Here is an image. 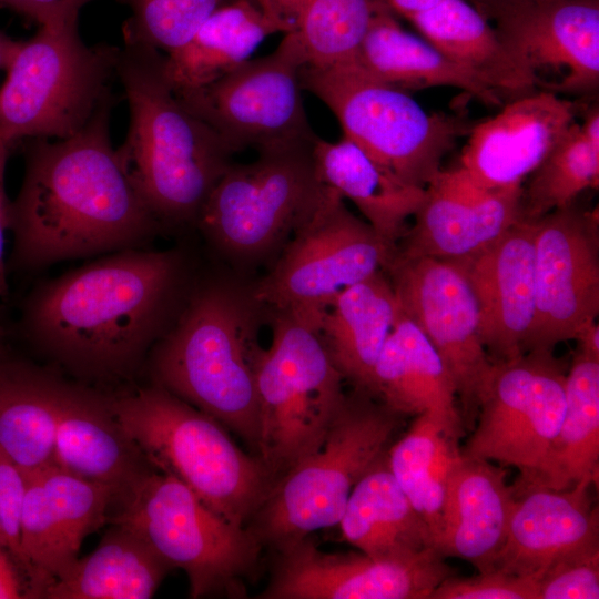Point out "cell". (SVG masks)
<instances>
[{"instance_id":"obj_20","label":"cell","mask_w":599,"mask_h":599,"mask_svg":"<svg viewBox=\"0 0 599 599\" xmlns=\"http://www.w3.org/2000/svg\"><path fill=\"white\" fill-rule=\"evenodd\" d=\"M521 189L486 191L459 167L441 170L425 187L414 224L396 253L405 257L461 260L483 251L520 217Z\"/></svg>"},{"instance_id":"obj_31","label":"cell","mask_w":599,"mask_h":599,"mask_svg":"<svg viewBox=\"0 0 599 599\" xmlns=\"http://www.w3.org/2000/svg\"><path fill=\"white\" fill-rule=\"evenodd\" d=\"M63 380L28 362L0 357V448L24 473L53 463Z\"/></svg>"},{"instance_id":"obj_14","label":"cell","mask_w":599,"mask_h":599,"mask_svg":"<svg viewBox=\"0 0 599 599\" xmlns=\"http://www.w3.org/2000/svg\"><path fill=\"white\" fill-rule=\"evenodd\" d=\"M565 382L552 351L494 362L479 397L476 427L461 455L516 467L520 485L534 483L564 416Z\"/></svg>"},{"instance_id":"obj_10","label":"cell","mask_w":599,"mask_h":599,"mask_svg":"<svg viewBox=\"0 0 599 599\" xmlns=\"http://www.w3.org/2000/svg\"><path fill=\"white\" fill-rule=\"evenodd\" d=\"M303 90L336 116L343 136L403 182L425 189L443 170L444 156L473 128L466 119L427 112L405 90L382 82L356 63L304 65Z\"/></svg>"},{"instance_id":"obj_39","label":"cell","mask_w":599,"mask_h":599,"mask_svg":"<svg viewBox=\"0 0 599 599\" xmlns=\"http://www.w3.org/2000/svg\"><path fill=\"white\" fill-rule=\"evenodd\" d=\"M131 16L123 27L124 41L169 54L182 47L199 27L229 0H119Z\"/></svg>"},{"instance_id":"obj_23","label":"cell","mask_w":599,"mask_h":599,"mask_svg":"<svg viewBox=\"0 0 599 599\" xmlns=\"http://www.w3.org/2000/svg\"><path fill=\"white\" fill-rule=\"evenodd\" d=\"M53 463L73 475L109 486L115 499L149 469L148 460L119 424L110 396L65 378Z\"/></svg>"},{"instance_id":"obj_26","label":"cell","mask_w":599,"mask_h":599,"mask_svg":"<svg viewBox=\"0 0 599 599\" xmlns=\"http://www.w3.org/2000/svg\"><path fill=\"white\" fill-rule=\"evenodd\" d=\"M400 313L385 270L345 288L323 313L318 332L343 379L369 393L380 351Z\"/></svg>"},{"instance_id":"obj_9","label":"cell","mask_w":599,"mask_h":599,"mask_svg":"<svg viewBox=\"0 0 599 599\" xmlns=\"http://www.w3.org/2000/svg\"><path fill=\"white\" fill-rule=\"evenodd\" d=\"M78 21L41 24L19 42L0 87V135L12 148L75 134L112 94L120 48L85 44Z\"/></svg>"},{"instance_id":"obj_51","label":"cell","mask_w":599,"mask_h":599,"mask_svg":"<svg viewBox=\"0 0 599 599\" xmlns=\"http://www.w3.org/2000/svg\"><path fill=\"white\" fill-rule=\"evenodd\" d=\"M3 337H4V331L2 326L0 325V344L2 343Z\"/></svg>"},{"instance_id":"obj_11","label":"cell","mask_w":599,"mask_h":599,"mask_svg":"<svg viewBox=\"0 0 599 599\" xmlns=\"http://www.w3.org/2000/svg\"><path fill=\"white\" fill-rule=\"evenodd\" d=\"M115 500L109 520L139 535L170 567L189 579L190 597H240L263 546L244 526L206 506L187 486L148 469Z\"/></svg>"},{"instance_id":"obj_47","label":"cell","mask_w":599,"mask_h":599,"mask_svg":"<svg viewBox=\"0 0 599 599\" xmlns=\"http://www.w3.org/2000/svg\"><path fill=\"white\" fill-rule=\"evenodd\" d=\"M393 13H398L406 19L425 12L441 0H383Z\"/></svg>"},{"instance_id":"obj_49","label":"cell","mask_w":599,"mask_h":599,"mask_svg":"<svg viewBox=\"0 0 599 599\" xmlns=\"http://www.w3.org/2000/svg\"><path fill=\"white\" fill-rule=\"evenodd\" d=\"M580 129L586 140L597 150H599V110L596 103L587 110V114Z\"/></svg>"},{"instance_id":"obj_36","label":"cell","mask_w":599,"mask_h":599,"mask_svg":"<svg viewBox=\"0 0 599 599\" xmlns=\"http://www.w3.org/2000/svg\"><path fill=\"white\" fill-rule=\"evenodd\" d=\"M461 433L463 428L432 414H422L387 450L389 469L428 525L433 541L441 519L448 477L461 455Z\"/></svg>"},{"instance_id":"obj_19","label":"cell","mask_w":599,"mask_h":599,"mask_svg":"<svg viewBox=\"0 0 599 599\" xmlns=\"http://www.w3.org/2000/svg\"><path fill=\"white\" fill-rule=\"evenodd\" d=\"M490 21L500 40L536 77L557 78L548 91L595 94L599 87V1L557 0L508 10Z\"/></svg>"},{"instance_id":"obj_46","label":"cell","mask_w":599,"mask_h":599,"mask_svg":"<svg viewBox=\"0 0 599 599\" xmlns=\"http://www.w3.org/2000/svg\"><path fill=\"white\" fill-rule=\"evenodd\" d=\"M489 21L508 10L542 6L557 0H467Z\"/></svg>"},{"instance_id":"obj_17","label":"cell","mask_w":599,"mask_h":599,"mask_svg":"<svg viewBox=\"0 0 599 599\" xmlns=\"http://www.w3.org/2000/svg\"><path fill=\"white\" fill-rule=\"evenodd\" d=\"M428 548L400 558L325 552L307 537L277 551L263 599H428L450 569Z\"/></svg>"},{"instance_id":"obj_38","label":"cell","mask_w":599,"mask_h":599,"mask_svg":"<svg viewBox=\"0 0 599 599\" xmlns=\"http://www.w3.org/2000/svg\"><path fill=\"white\" fill-rule=\"evenodd\" d=\"M50 506L51 519L70 567L83 539L108 520L115 499L109 486L73 475L54 463L35 470Z\"/></svg>"},{"instance_id":"obj_1","label":"cell","mask_w":599,"mask_h":599,"mask_svg":"<svg viewBox=\"0 0 599 599\" xmlns=\"http://www.w3.org/2000/svg\"><path fill=\"white\" fill-rule=\"evenodd\" d=\"M195 278L181 247L112 252L37 284L23 302L20 328L75 376L128 378L171 328Z\"/></svg>"},{"instance_id":"obj_30","label":"cell","mask_w":599,"mask_h":599,"mask_svg":"<svg viewBox=\"0 0 599 599\" xmlns=\"http://www.w3.org/2000/svg\"><path fill=\"white\" fill-rule=\"evenodd\" d=\"M337 525L345 541L375 558L434 548L428 525L389 469L387 451L356 483Z\"/></svg>"},{"instance_id":"obj_21","label":"cell","mask_w":599,"mask_h":599,"mask_svg":"<svg viewBox=\"0 0 599 599\" xmlns=\"http://www.w3.org/2000/svg\"><path fill=\"white\" fill-rule=\"evenodd\" d=\"M450 261L460 265L471 286L490 359L525 354L536 311L535 221L519 217L483 251Z\"/></svg>"},{"instance_id":"obj_28","label":"cell","mask_w":599,"mask_h":599,"mask_svg":"<svg viewBox=\"0 0 599 599\" xmlns=\"http://www.w3.org/2000/svg\"><path fill=\"white\" fill-rule=\"evenodd\" d=\"M313 158L321 182L352 201L380 236L398 245L425 189L403 182L346 136L336 142L316 136Z\"/></svg>"},{"instance_id":"obj_12","label":"cell","mask_w":599,"mask_h":599,"mask_svg":"<svg viewBox=\"0 0 599 599\" xmlns=\"http://www.w3.org/2000/svg\"><path fill=\"white\" fill-rule=\"evenodd\" d=\"M396 251V244L357 217L327 187L312 216L253 285L254 294L271 311L322 316L345 288L385 270Z\"/></svg>"},{"instance_id":"obj_40","label":"cell","mask_w":599,"mask_h":599,"mask_svg":"<svg viewBox=\"0 0 599 599\" xmlns=\"http://www.w3.org/2000/svg\"><path fill=\"white\" fill-rule=\"evenodd\" d=\"M428 599H539L538 579L494 569L470 578L447 577Z\"/></svg>"},{"instance_id":"obj_15","label":"cell","mask_w":599,"mask_h":599,"mask_svg":"<svg viewBox=\"0 0 599 599\" xmlns=\"http://www.w3.org/2000/svg\"><path fill=\"white\" fill-rule=\"evenodd\" d=\"M402 311L418 326L447 367L466 414L477 409L491 372L479 332V312L458 263L395 254L385 268Z\"/></svg>"},{"instance_id":"obj_27","label":"cell","mask_w":599,"mask_h":599,"mask_svg":"<svg viewBox=\"0 0 599 599\" xmlns=\"http://www.w3.org/2000/svg\"><path fill=\"white\" fill-rule=\"evenodd\" d=\"M409 20L425 40L477 77L501 99L539 88L536 77L500 40L494 26L467 0H441Z\"/></svg>"},{"instance_id":"obj_32","label":"cell","mask_w":599,"mask_h":599,"mask_svg":"<svg viewBox=\"0 0 599 599\" xmlns=\"http://www.w3.org/2000/svg\"><path fill=\"white\" fill-rule=\"evenodd\" d=\"M97 548L44 588L47 599H149L171 567L134 531L112 524Z\"/></svg>"},{"instance_id":"obj_18","label":"cell","mask_w":599,"mask_h":599,"mask_svg":"<svg viewBox=\"0 0 599 599\" xmlns=\"http://www.w3.org/2000/svg\"><path fill=\"white\" fill-rule=\"evenodd\" d=\"M579 111L578 103L544 89L514 98L473 125L459 169L486 191L522 186Z\"/></svg>"},{"instance_id":"obj_43","label":"cell","mask_w":599,"mask_h":599,"mask_svg":"<svg viewBox=\"0 0 599 599\" xmlns=\"http://www.w3.org/2000/svg\"><path fill=\"white\" fill-rule=\"evenodd\" d=\"M92 1L95 0H0V8L41 26L79 18L81 9Z\"/></svg>"},{"instance_id":"obj_34","label":"cell","mask_w":599,"mask_h":599,"mask_svg":"<svg viewBox=\"0 0 599 599\" xmlns=\"http://www.w3.org/2000/svg\"><path fill=\"white\" fill-rule=\"evenodd\" d=\"M598 465L599 359L578 351L566 374L565 410L558 433L540 474L528 485L565 489L583 479L596 483Z\"/></svg>"},{"instance_id":"obj_33","label":"cell","mask_w":599,"mask_h":599,"mask_svg":"<svg viewBox=\"0 0 599 599\" xmlns=\"http://www.w3.org/2000/svg\"><path fill=\"white\" fill-rule=\"evenodd\" d=\"M276 24L254 0H229L179 49L165 54L174 91L209 84L248 60Z\"/></svg>"},{"instance_id":"obj_48","label":"cell","mask_w":599,"mask_h":599,"mask_svg":"<svg viewBox=\"0 0 599 599\" xmlns=\"http://www.w3.org/2000/svg\"><path fill=\"white\" fill-rule=\"evenodd\" d=\"M575 339L579 342V352L599 359V325L596 321L586 325Z\"/></svg>"},{"instance_id":"obj_13","label":"cell","mask_w":599,"mask_h":599,"mask_svg":"<svg viewBox=\"0 0 599 599\" xmlns=\"http://www.w3.org/2000/svg\"><path fill=\"white\" fill-rule=\"evenodd\" d=\"M305 52L293 33L265 57L248 59L220 79L174 91L179 100L235 152H257L313 140L300 74Z\"/></svg>"},{"instance_id":"obj_24","label":"cell","mask_w":599,"mask_h":599,"mask_svg":"<svg viewBox=\"0 0 599 599\" xmlns=\"http://www.w3.org/2000/svg\"><path fill=\"white\" fill-rule=\"evenodd\" d=\"M515 499L502 468L460 455L448 477L434 548L444 557L470 562L479 572L494 570Z\"/></svg>"},{"instance_id":"obj_2","label":"cell","mask_w":599,"mask_h":599,"mask_svg":"<svg viewBox=\"0 0 599 599\" xmlns=\"http://www.w3.org/2000/svg\"><path fill=\"white\" fill-rule=\"evenodd\" d=\"M113 95L75 134L33 139L10 204V270L141 248L163 230L131 180L110 138Z\"/></svg>"},{"instance_id":"obj_41","label":"cell","mask_w":599,"mask_h":599,"mask_svg":"<svg viewBox=\"0 0 599 599\" xmlns=\"http://www.w3.org/2000/svg\"><path fill=\"white\" fill-rule=\"evenodd\" d=\"M539 599H598L599 548L566 558L538 580Z\"/></svg>"},{"instance_id":"obj_29","label":"cell","mask_w":599,"mask_h":599,"mask_svg":"<svg viewBox=\"0 0 599 599\" xmlns=\"http://www.w3.org/2000/svg\"><path fill=\"white\" fill-rule=\"evenodd\" d=\"M370 77L399 88L451 87L490 106L502 99L424 38L402 28L387 6L374 14L354 60Z\"/></svg>"},{"instance_id":"obj_22","label":"cell","mask_w":599,"mask_h":599,"mask_svg":"<svg viewBox=\"0 0 599 599\" xmlns=\"http://www.w3.org/2000/svg\"><path fill=\"white\" fill-rule=\"evenodd\" d=\"M583 479L565 489L515 488L506 542L495 569L539 578L557 562L598 547V508Z\"/></svg>"},{"instance_id":"obj_45","label":"cell","mask_w":599,"mask_h":599,"mask_svg":"<svg viewBox=\"0 0 599 599\" xmlns=\"http://www.w3.org/2000/svg\"><path fill=\"white\" fill-rule=\"evenodd\" d=\"M19 598H28L27 587L22 583L12 557L0 546V599Z\"/></svg>"},{"instance_id":"obj_16","label":"cell","mask_w":599,"mask_h":599,"mask_svg":"<svg viewBox=\"0 0 599 599\" xmlns=\"http://www.w3.org/2000/svg\"><path fill=\"white\" fill-rule=\"evenodd\" d=\"M534 221L536 311L526 353L575 339L599 314L597 210L573 202Z\"/></svg>"},{"instance_id":"obj_37","label":"cell","mask_w":599,"mask_h":599,"mask_svg":"<svg viewBox=\"0 0 599 599\" xmlns=\"http://www.w3.org/2000/svg\"><path fill=\"white\" fill-rule=\"evenodd\" d=\"M521 189L520 217L537 220L570 205L588 189L599 183V150L595 149L575 122Z\"/></svg>"},{"instance_id":"obj_3","label":"cell","mask_w":599,"mask_h":599,"mask_svg":"<svg viewBox=\"0 0 599 599\" xmlns=\"http://www.w3.org/2000/svg\"><path fill=\"white\" fill-rule=\"evenodd\" d=\"M267 309L253 285L195 278L179 316L146 359L153 383L220 422L255 451L256 365Z\"/></svg>"},{"instance_id":"obj_4","label":"cell","mask_w":599,"mask_h":599,"mask_svg":"<svg viewBox=\"0 0 599 599\" xmlns=\"http://www.w3.org/2000/svg\"><path fill=\"white\" fill-rule=\"evenodd\" d=\"M165 54L124 41L116 64L129 128L116 148L133 186L165 227L195 226L213 187L232 164L222 139L176 97Z\"/></svg>"},{"instance_id":"obj_44","label":"cell","mask_w":599,"mask_h":599,"mask_svg":"<svg viewBox=\"0 0 599 599\" xmlns=\"http://www.w3.org/2000/svg\"><path fill=\"white\" fill-rule=\"evenodd\" d=\"M12 146L0 135V297L9 294L8 266L4 261L6 233L10 226V204L4 187L7 161Z\"/></svg>"},{"instance_id":"obj_8","label":"cell","mask_w":599,"mask_h":599,"mask_svg":"<svg viewBox=\"0 0 599 599\" xmlns=\"http://www.w3.org/2000/svg\"><path fill=\"white\" fill-rule=\"evenodd\" d=\"M315 139L258 151L255 161L226 169L195 224L222 258L243 267L275 260L312 216L327 189L315 169Z\"/></svg>"},{"instance_id":"obj_42","label":"cell","mask_w":599,"mask_h":599,"mask_svg":"<svg viewBox=\"0 0 599 599\" xmlns=\"http://www.w3.org/2000/svg\"><path fill=\"white\" fill-rule=\"evenodd\" d=\"M26 473L0 448V546L22 570L20 516Z\"/></svg>"},{"instance_id":"obj_50","label":"cell","mask_w":599,"mask_h":599,"mask_svg":"<svg viewBox=\"0 0 599 599\" xmlns=\"http://www.w3.org/2000/svg\"><path fill=\"white\" fill-rule=\"evenodd\" d=\"M19 42L0 31V70H7L19 47Z\"/></svg>"},{"instance_id":"obj_35","label":"cell","mask_w":599,"mask_h":599,"mask_svg":"<svg viewBox=\"0 0 599 599\" xmlns=\"http://www.w3.org/2000/svg\"><path fill=\"white\" fill-rule=\"evenodd\" d=\"M283 34L293 33L306 65L329 68L354 62L383 0H254Z\"/></svg>"},{"instance_id":"obj_7","label":"cell","mask_w":599,"mask_h":599,"mask_svg":"<svg viewBox=\"0 0 599 599\" xmlns=\"http://www.w3.org/2000/svg\"><path fill=\"white\" fill-rule=\"evenodd\" d=\"M271 317V343L256 365V456L275 484L319 448L345 394L318 332L322 316L272 311Z\"/></svg>"},{"instance_id":"obj_6","label":"cell","mask_w":599,"mask_h":599,"mask_svg":"<svg viewBox=\"0 0 599 599\" xmlns=\"http://www.w3.org/2000/svg\"><path fill=\"white\" fill-rule=\"evenodd\" d=\"M400 416L365 390L345 394L319 448L274 484L246 528L278 551L337 525L356 483L387 451Z\"/></svg>"},{"instance_id":"obj_25","label":"cell","mask_w":599,"mask_h":599,"mask_svg":"<svg viewBox=\"0 0 599 599\" xmlns=\"http://www.w3.org/2000/svg\"><path fill=\"white\" fill-rule=\"evenodd\" d=\"M369 394L399 415L432 414L463 428L447 367L402 308L377 358Z\"/></svg>"},{"instance_id":"obj_5","label":"cell","mask_w":599,"mask_h":599,"mask_svg":"<svg viewBox=\"0 0 599 599\" xmlns=\"http://www.w3.org/2000/svg\"><path fill=\"white\" fill-rule=\"evenodd\" d=\"M110 400L150 465L183 483L226 520L246 527L274 485L256 455L241 449L220 422L154 383Z\"/></svg>"}]
</instances>
